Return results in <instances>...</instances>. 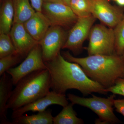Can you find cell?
Masks as SVG:
<instances>
[{
  "instance_id": "1",
  "label": "cell",
  "mask_w": 124,
  "mask_h": 124,
  "mask_svg": "<svg viewBox=\"0 0 124 124\" xmlns=\"http://www.w3.org/2000/svg\"><path fill=\"white\" fill-rule=\"evenodd\" d=\"M45 63L51 78V89L55 93L65 94L68 90L75 89L84 95L108 93L104 86L89 77L79 64L66 60L60 52Z\"/></svg>"
},
{
  "instance_id": "2",
  "label": "cell",
  "mask_w": 124,
  "mask_h": 124,
  "mask_svg": "<svg viewBox=\"0 0 124 124\" xmlns=\"http://www.w3.org/2000/svg\"><path fill=\"white\" fill-rule=\"evenodd\" d=\"M62 55L68 61L79 64L89 77L106 89L113 86L119 78H124V60L116 54L77 58L67 51Z\"/></svg>"
},
{
  "instance_id": "3",
  "label": "cell",
  "mask_w": 124,
  "mask_h": 124,
  "mask_svg": "<svg viewBox=\"0 0 124 124\" xmlns=\"http://www.w3.org/2000/svg\"><path fill=\"white\" fill-rule=\"evenodd\" d=\"M7 103L13 110L46 95L51 89V78L47 69L34 72L21 79L16 85Z\"/></svg>"
},
{
  "instance_id": "4",
  "label": "cell",
  "mask_w": 124,
  "mask_h": 124,
  "mask_svg": "<svg viewBox=\"0 0 124 124\" xmlns=\"http://www.w3.org/2000/svg\"><path fill=\"white\" fill-rule=\"evenodd\" d=\"M115 94H113L107 98L92 95L91 97L85 98L69 93L68 100L73 104H78L91 109L97 115L99 118L95 123L98 124H118L120 121L113 112L114 100Z\"/></svg>"
},
{
  "instance_id": "5",
  "label": "cell",
  "mask_w": 124,
  "mask_h": 124,
  "mask_svg": "<svg viewBox=\"0 0 124 124\" xmlns=\"http://www.w3.org/2000/svg\"><path fill=\"white\" fill-rule=\"evenodd\" d=\"M87 51L89 55L114 54L115 36L114 29L102 24L93 26L90 32Z\"/></svg>"
},
{
  "instance_id": "6",
  "label": "cell",
  "mask_w": 124,
  "mask_h": 124,
  "mask_svg": "<svg viewBox=\"0 0 124 124\" xmlns=\"http://www.w3.org/2000/svg\"><path fill=\"white\" fill-rule=\"evenodd\" d=\"M46 69L41 47L38 44L31 50L23 62L18 66L8 69L6 72L11 77L14 85H15L21 79L30 73Z\"/></svg>"
},
{
  "instance_id": "7",
  "label": "cell",
  "mask_w": 124,
  "mask_h": 124,
  "mask_svg": "<svg viewBox=\"0 0 124 124\" xmlns=\"http://www.w3.org/2000/svg\"><path fill=\"white\" fill-rule=\"evenodd\" d=\"M96 18L93 15L78 17L69 32L62 49L70 50L74 54L79 52L90 32Z\"/></svg>"
},
{
  "instance_id": "8",
  "label": "cell",
  "mask_w": 124,
  "mask_h": 124,
  "mask_svg": "<svg viewBox=\"0 0 124 124\" xmlns=\"http://www.w3.org/2000/svg\"><path fill=\"white\" fill-rule=\"evenodd\" d=\"M42 11L51 26L68 27L75 24L78 18L70 6L63 3L44 2Z\"/></svg>"
},
{
  "instance_id": "9",
  "label": "cell",
  "mask_w": 124,
  "mask_h": 124,
  "mask_svg": "<svg viewBox=\"0 0 124 124\" xmlns=\"http://www.w3.org/2000/svg\"><path fill=\"white\" fill-rule=\"evenodd\" d=\"M65 33L62 27L51 26L39 42L45 62L50 61L60 52L65 41Z\"/></svg>"
},
{
  "instance_id": "10",
  "label": "cell",
  "mask_w": 124,
  "mask_h": 124,
  "mask_svg": "<svg viewBox=\"0 0 124 124\" xmlns=\"http://www.w3.org/2000/svg\"><path fill=\"white\" fill-rule=\"evenodd\" d=\"M91 14L110 28L115 27L124 17L120 8L112 6L107 0H91Z\"/></svg>"
},
{
  "instance_id": "11",
  "label": "cell",
  "mask_w": 124,
  "mask_h": 124,
  "mask_svg": "<svg viewBox=\"0 0 124 124\" xmlns=\"http://www.w3.org/2000/svg\"><path fill=\"white\" fill-rule=\"evenodd\" d=\"M68 100L65 94L50 91L46 95L35 101L13 110L11 117L13 119L19 117L28 111H44L48 107L53 104L59 105L63 107L69 104Z\"/></svg>"
},
{
  "instance_id": "12",
  "label": "cell",
  "mask_w": 124,
  "mask_h": 124,
  "mask_svg": "<svg viewBox=\"0 0 124 124\" xmlns=\"http://www.w3.org/2000/svg\"><path fill=\"white\" fill-rule=\"evenodd\" d=\"M9 35L17 54L23 57L39 44L27 31L23 23H13Z\"/></svg>"
},
{
  "instance_id": "13",
  "label": "cell",
  "mask_w": 124,
  "mask_h": 124,
  "mask_svg": "<svg viewBox=\"0 0 124 124\" xmlns=\"http://www.w3.org/2000/svg\"><path fill=\"white\" fill-rule=\"evenodd\" d=\"M24 27L32 38L39 42L51 26V23L42 12L36 11L23 23Z\"/></svg>"
},
{
  "instance_id": "14",
  "label": "cell",
  "mask_w": 124,
  "mask_h": 124,
  "mask_svg": "<svg viewBox=\"0 0 124 124\" xmlns=\"http://www.w3.org/2000/svg\"><path fill=\"white\" fill-rule=\"evenodd\" d=\"M0 79V124H9L7 117V103L11 97L14 85L11 77L7 72Z\"/></svg>"
},
{
  "instance_id": "15",
  "label": "cell",
  "mask_w": 124,
  "mask_h": 124,
  "mask_svg": "<svg viewBox=\"0 0 124 124\" xmlns=\"http://www.w3.org/2000/svg\"><path fill=\"white\" fill-rule=\"evenodd\" d=\"M53 117L51 110H46L32 115H23L13 119L9 124H53Z\"/></svg>"
},
{
  "instance_id": "16",
  "label": "cell",
  "mask_w": 124,
  "mask_h": 124,
  "mask_svg": "<svg viewBox=\"0 0 124 124\" xmlns=\"http://www.w3.org/2000/svg\"><path fill=\"white\" fill-rule=\"evenodd\" d=\"M14 16L13 23H24L36 12L29 0H13Z\"/></svg>"
},
{
  "instance_id": "17",
  "label": "cell",
  "mask_w": 124,
  "mask_h": 124,
  "mask_svg": "<svg viewBox=\"0 0 124 124\" xmlns=\"http://www.w3.org/2000/svg\"><path fill=\"white\" fill-rule=\"evenodd\" d=\"M14 10L13 1L6 0L3 3L0 14V33L9 34L13 23Z\"/></svg>"
},
{
  "instance_id": "18",
  "label": "cell",
  "mask_w": 124,
  "mask_h": 124,
  "mask_svg": "<svg viewBox=\"0 0 124 124\" xmlns=\"http://www.w3.org/2000/svg\"><path fill=\"white\" fill-rule=\"evenodd\" d=\"M74 104L71 103L63 107L62 110L53 117L54 124H82L83 120L77 116L73 108Z\"/></svg>"
},
{
  "instance_id": "19",
  "label": "cell",
  "mask_w": 124,
  "mask_h": 124,
  "mask_svg": "<svg viewBox=\"0 0 124 124\" xmlns=\"http://www.w3.org/2000/svg\"><path fill=\"white\" fill-rule=\"evenodd\" d=\"M69 6L78 17L92 15L91 0H71Z\"/></svg>"
},
{
  "instance_id": "20",
  "label": "cell",
  "mask_w": 124,
  "mask_h": 124,
  "mask_svg": "<svg viewBox=\"0 0 124 124\" xmlns=\"http://www.w3.org/2000/svg\"><path fill=\"white\" fill-rule=\"evenodd\" d=\"M16 53L9 34L0 33V58Z\"/></svg>"
},
{
  "instance_id": "21",
  "label": "cell",
  "mask_w": 124,
  "mask_h": 124,
  "mask_svg": "<svg viewBox=\"0 0 124 124\" xmlns=\"http://www.w3.org/2000/svg\"><path fill=\"white\" fill-rule=\"evenodd\" d=\"M115 28V51L116 54L121 56L124 52V16Z\"/></svg>"
},
{
  "instance_id": "22",
  "label": "cell",
  "mask_w": 124,
  "mask_h": 124,
  "mask_svg": "<svg viewBox=\"0 0 124 124\" xmlns=\"http://www.w3.org/2000/svg\"><path fill=\"white\" fill-rule=\"evenodd\" d=\"M23 57L17 54H14L0 58V76L17 64Z\"/></svg>"
},
{
  "instance_id": "23",
  "label": "cell",
  "mask_w": 124,
  "mask_h": 124,
  "mask_svg": "<svg viewBox=\"0 0 124 124\" xmlns=\"http://www.w3.org/2000/svg\"><path fill=\"white\" fill-rule=\"evenodd\" d=\"M107 92L124 97V78H119L113 86L106 89Z\"/></svg>"
},
{
  "instance_id": "24",
  "label": "cell",
  "mask_w": 124,
  "mask_h": 124,
  "mask_svg": "<svg viewBox=\"0 0 124 124\" xmlns=\"http://www.w3.org/2000/svg\"><path fill=\"white\" fill-rule=\"evenodd\" d=\"M114 106L117 112L120 113L124 117V99H114Z\"/></svg>"
},
{
  "instance_id": "25",
  "label": "cell",
  "mask_w": 124,
  "mask_h": 124,
  "mask_svg": "<svg viewBox=\"0 0 124 124\" xmlns=\"http://www.w3.org/2000/svg\"><path fill=\"white\" fill-rule=\"evenodd\" d=\"M31 1V5L35 9L36 11L42 12L43 0H29Z\"/></svg>"
},
{
  "instance_id": "26",
  "label": "cell",
  "mask_w": 124,
  "mask_h": 124,
  "mask_svg": "<svg viewBox=\"0 0 124 124\" xmlns=\"http://www.w3.org/2000/svg\"><path fill=\"white\" fill-rule=\"evenodd\" d=\"M44 2H59L63 3L62 0H43ZM64 4V3H63Z\"/></svg>"
},
{
  "instance_id": "27",
  "label": "cell",
  "mask_w": 124,
  "mask_h": 124,
  "mask_svg": "<svg viewBox=\"0 0 124 124\" xmlns=\"http://www.w3.org/2000/svg\"><path fill=\"white\" fill-rule=\"evenodd\" d=\"M117 4L121 6H124V0H116Z\"/></svg>"
},
{
  "instance_id": "28",
  "label": "cell",
  "mask_w": 124,
  "mask_h": 124,
  "mask_svg": "<svg viewBox=\"0 0 124 124\" xmlns=\"http://www.w3.org/2000/svg\"><path fill=\"white\" fill-rule=\"evenodd\" d=\"M62 0L64 4L69 6L71 0Z\"/></svg>"
},
{
  "instance_id": "29",
  "label": "cell",
  "mask_w": 124,
  "mask_h": 124,
  "mask_svg": "<svg viewBox=\"0 0 124 124\" xmlns=\"http://www.w3.org/2000/svg\"><path fill=\"white\" fill-rule=\"evenodd\" d=\"M121 57H122V58H123V59H124V53H123V54H122V55H121Z\"/></svg>"
},
{
  "instance_id": "30",
  "label": "cell",
  "mask_w": 124,
  "mask_h": 124,
  "mask_svg": "<svg viewBox=\"0 0 124 124\" xmlns=\"http://www.w3.org/2000/svg\"><path fill=\"white\" fill-rule=\"evenodd\" d=\"M113 0L116 1V0Z\"/></svg>"
}]
</instances>
